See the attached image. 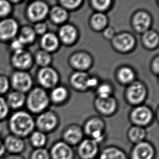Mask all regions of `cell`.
Masks as SVG:
<instances>
[{
	"label": "cell",
	"instance_id": "1",
	"mask_svg": "<svg viewBox=\"0 0 159 159\" xmlns=\"http://www.w3.org/2000/svg\"><path fill=\"white\" fill-rule=\"evenodd\" d=\"M8 129L11 134L26 139L35 130V120L27 112H16L9 118Z\"/></svg>",
	"mask_w": 159,
	"mask_h": 159
},
{
	"label": "cell",
	"instance_id": "2",
	"mask_svg": "<svg viewBox=\"0 0 159 159\" xmlns=\"http://www.w3.org/2000/svg\"><path fill=\"white\" fill-rule=\"evenodd\" d=\"M83 129L85 136L95 140L99 144L106 140V125L99 118H91L85 122Z\"/></svg>",
	"mask_w": 159,
	"mask_h": 159
},
{
	"label": "cell",
	"instance_id": "3",
	"mask_svg": "<svg viewBox=\"0 0 159 159\" xmlns=\"http://www.w3.org/2000/svg\"><path fill=\"white\" fill-rule=\"evenodd\" d=\"M27 103L30 111L34 114L40 113L48 107V98L45 91L43 89H34L28 96Z\"/></svg>",
	"mask_w": 159,
	"mask_h": 159
},
{
	"label": "cell",
	"instance_id": "4",
	"mask_svg": "<svg viewBox=\"0 0 159 159\" xmlns=\"http://www.w3.org/2000/svg\"><path fill=\"white\" fill-rule=\"evenodd\" d=\"M99 146L95 140L84 138L76 147L75 155L79 159H97L101 151Z\"/></svg>",
	"mask_w": 159,
	"mask_h": 159
},
{
	"label": "cell",
	"instance_id": "5",
	"mask_svg": "<svg viewBox=\"0 0 159 159\" xmlns=\"http://www.w3.org/2000/svg\"><path fill=\"white\" fill-rule=\"evenodd\" d=\"M157 149L154 145L145 140L134 144L128 155V159H155Z\"/></svg>",
	"mask_w": 159,
	"mask_h": 159
},
{
	"label": "cell",
	"instance_id": "6",
	"mask_svg": "<svg viewBox=\"0 0 159 159\" xmlns=\"http://www.w3.org/2000/svg\"><path fill=\"white\" fill-rule=\"evenodd\" d=\"M48 151L51 159H75L76 157L73 147L61 140L53 143Z\"/></svg>",
	"mask_w": 159,
	"mask_h": 159
},
{
	"label": "cell",
	"instance_id": "7",
	"mask_svg": "<svg viewBox=\"0 0 159 159\" xmlns=\"http://www.w3.org/2000/svg\"><path fill=\"white\" fill-rule=\"evenodd\" d=\"M35 128L44 133H51L55 131L58 127V120L57 116L51 112H45L40 114L36 120Z\"/></svg>",
	"mask_w": 159,
	"mask_h": 159
},
{
	"label": "cell",
	"instance_id": "8",
	"mask_svg": "<svg viewBox=\"0 0 159 159\" xmlns=\"http://www.w3.org/2000/svg\"><path fill=\"white\" fill-rule=\"evenodd\" d=\"M85 137L83 129L77 125L68 126L61 134V140L72 147L77 146Z\"/></svg>",
	"mask_w": 159,
	"mask_h": 159
},
{
	"label": "cell",
	"instance_id": "9",
	"mask_svg": "<svg viewBox=\"0 0 159 159\" xmlns=\"http://www.w3.org/2000/svg\"><path fill=\"white\" fill-rule=\"evenodd\" d=\"M3 141L6 153L8 154L22 155L27 148L25 139L11 134L7 135L3 139Z\"/></svg>",
	"mask_w": 159,
	"mask_h": 159
},
{
	"label": "cell",
	"instance_id": "10",
	"mask_svg": "<svg viewBox=\"0 0 159 159\" xmlns=\"http://www.w3.org/2000/svg\"><path fill=\"white\" fill-rule=\"evenodd\" d=\"M153 114L151 110L146 107L136 108L131 115V122L134 125L144 128L151 124Z\"/></svg>",
	"mask_w": 159,
	"mask_h": 159
},
{
	"label": "cell",
	"instance_id": "11",
	"mask_svg": "<svg viewBox=\"0 0 159 159\" xmlns=\"http://www.w3.org/2000/svg\"><path fill=\"white\" fill-rule=\"evenodd\" d=\"M30 75L24 71H17L13 75L11 84L16 91L24 93L30 90L32 86Z\"/></svg>",
	"mask_w": 159,
	"mask_h": 159
},
{
	"label": "cell",
	"instance_id": "12",
	"mask_svg": "<svg viewBox=\"0 0 159 159\" xmlns=\"http://www.w3.org/2000/svg\"><path fill=\"white\" fill-rule=\"evenodd\" d=\"M19 25L15 20L4 19L0 22V38L8 40L13 39L17 34Z\"/></svg>",
	"mask_w": 159,
	"mask_h": 159
},
{
	"label": "cell",
	"instance_id": "13",
	"mask_svg": "<svg viewBox=\"0 0 159 159\" xmlns=\"http://www.w3.org/2000/svg\"><path fill=\"white\" fill-rule=\"evenodd\" d=\"M48 11L46 4L41 2L36 1L29 6L27 10V14L30 19L33 21H38L45 18Z\"/></svg>",
	"mask_w": 159,
	"mask_h": 159
},
{
	"label": "cell",
	"instance_id": "14",
	"mask_svg": "<svg viewBox=\"0 0 159 159\" xmlns=\"http://www.w3.org/2000/svg\"><path fill=\"white\" fill-rule=\"evenodd\" d=\"M97 159H128V155L118 147L108 146L100 151Z\"/></svg>",
	"mask_w": 159,
	"mask_h": 159
},
{
	"label": "cell",
	"instance_id": "15",
	"mask_svg": "<svg viewBox=\"0 0 159 159\" xmlns=\"http://www.w3.org/2000/svg\"><path fill=\"white\" fill-rule=\"evenodd\" d=\"M38 80L40 83L46 88H51L58 82L57 73L53 69L50 67H44L39 71Z\"/></svg>",
	"mask_w": 159,
	"mask_h": 159
},
{
	"label": "cell",
	"instance_id": "16",
	"mask_svg": "<svg viewBox=\"0 0 159 159\" xmlns=\"http://www.w3.org/2000/svg\"><path fill=\"white\" fill-rule=\"evenodd\" d=\"M13 65L20 70L28 69L32 63V58L30 54L25 50L14 52L12 57Z\"/></svg>",
	"mask_w": 159,
	"mask_h": 159
},
{
	"label": "cell",
	"instance_id": "17",
	"mask_svg": "<svg viewBox=\"0 0 159 159\" xmlns=\"http://www.w3.org/2000/svg\"><path fill=\"white\" fill-rule=\"evenodd\" d=\"M147 136L146 130L142 127L133 125L127 131V139L133 145L146 140Z\"/></svg>",
	"mask_w": 159,
	"mask_h": 159
},
{
	"label": "cell",
	"instance_id": "18",
	"mask_svg": "<svg viewBox=\"0 0 159 159\" xmlns=\"http://www.w3.org/2000/svg\"><path fill=\"white\" fill-rule=\"evenodd\" d=\"M27 139L30 146L33 149L46 148L48 144V135L37 129H35Z\"/></svg>",
	"mask_w": 159,
	"mask_h": 159
},
{
	"label": "cell",
	"instance_id": "19",
	"mask_svg": "<svg viewBox=\"0 0 159 159\" xmlns=\"http://www.w3.org/2000/svg\"><path fill=\"white\" fill-rule=\"evenodd\" d=\"M129 100L133 103H139L143 101L146 96L144 86L140 83H135L131 85L128 91Z\"/></svg>",
	"mask_w": 159,
	"mask_h": 159
},
{
	"label": "cell",
	"instance_id": "20",
	"mask_svg": "<svg viewBox=\"0 0 159 159\" xmlns=\"http://www.w3.org/2000/svg\"><path fill=\"white\" fill-rule=\"evenodd\" d=\"M97 107L102 114L110 115L112 114L116 109V102L111 97H99L97 100Z\"/></svg>",
	"mask_w": 159,
	"mask_h": 159
},
{
	"label": "cell",
	"instance_id": "21",
	"mask_svg": "<svg viewBox=\"0 0 159 159\" xmlns=\"http://www.w3.org/2000/svg\"><path fill=\"white\" fill-rule=\"evenodd\" d=\"M114 42L116 47L123 51H127L131 49L134 45L133 37L127 34L118 35L115 38Z\"/></svg>",
	"mask_w": 159,
	"mask_h": 159
},
{
	"label": "cell",
	"instance_id": "22",
	"mask_svg": "<svg viewBox=\"0 0 159 159\" xmlns=\"http://www.w3.org/2000/svg\"><path fill=\"white\" fill-rule=\"evenodd\" d=\"M25 101L26 97L24 93L16 91L9 95L7 102L9 107L13 109H19L23 107Z\"/></svg>",
	"mask_w": 159,
	"mask_h": 159
},
{
	"label": "cell",
	"instance_id": "23",
	"mask_svg": "<svg viewBox=\"0 0 159 159\" xmlns=\"http://www.w3.org/2000/svg\"><path fill=\"white\" fill-rule=\"evenodd\" d=\"M151 24V19L147 13H138L134 19V25L136 29L140 32L147 30Z\"/></svg>",
	"mask_w": 159,
	"mask_h": 159
},
{
	"label": "cell",
	"instance_id": "24",
	"mask_svg": "<svg viewBox=\"0 0 159 159\" xmlns=\"http://www.w3.org/2000/svg\"><path fill=\"white\" fill-rule=\"evenodd\" d=\"M60 37L65 43H71L75 40L77 37V32L73 26L66 25L61 28Z\"/></svg>",
	"mask_w": 159,
	"mask_h": 159
},
{
	"label": "cell",
	"instance_id": "25",
	"mask_svg": "<svg viewBox=\"0 0 159 159\" xmlns=\"http://www.w3.org/2000/svg\"><path fill=\"white\" fill-rule=\"evenodd\" d=\"M72 63L78 69H87L90 65L91 59L86 54L80 53L73 56L72 58Z\"/></svg>",
	"mask_w": 159,
	"mask_h": 159
},
{
	"label": "cell",
	"instance_id": "26",
	"mask_svg": "<svg viewBox=\"0 0 159 159\" xmlns=\"http://www.w3.org/2000/svg\"><path fill=\"white\" fill-rule=\"evenodd\" d=\"M90 78L86 73L77 72L73 75L72 77V83L74 86L80 89H84L89 87Z\"/></svg>",
	"mask_w": 159,
	"mask_h": 159
},
{
	"label": "cell",
	"instance_id": "27",
	"mask_svg": "<svg viewBox=\"0 0 159 159\" xmlns=\"http://www.w3.org/2000/svg\"><path fill=\"white\" fill-rule=\"evenodd\" d=\"M59 43L57 38L52 33L44 35L41 39V45L46 51H52L58 48Z\"/></svg>",
	"mask_w": 159,
	"mask_h": 159
},
{
	"label": "cell",
	"instance_id": "28",
	"mask_svg": "<svg viewBox=\"0 0 159 159\" xmlns=\"http://www.w3.org/2000/svg\"><path fill=\"white\" fill-rule=\"evenodd\" d=\"M35 34L36 33L32 28L30 27H25L20 31L18 39L24 43V45L26 44H30L34 40Z\"/></svg>",
	"mask_w": 159,
	"mask_h": 159
},
{
	"label": "cell",
	"instance_id": "29",
	"mask_svg": "<svg viewBox=\"0 0 159 159\" xmlns=\"http://www.w3.org/2000/svg\"><path fill=\"white\" fill-rule=\"evenodd\" d=\"M28 159H51L48 149H33L30 152Z\"/></svg>",
	"mask_w": 159,
	"mask_h": 159
},
{
	"label": "cell",
	"instance_id": "30",
	"mask_svg": "<svg viewBox=\"0 0 159 159\" xmlns=\"http://www.w3.org/2000/svg\"><path fill=\"white\" fill-rule=\"evenodd\" d=\"M52 18L54 21L57 23H61L66 19L67 14L64 9L60 7H56L52 10Z\"/></svg>",
	"mask_w": 159,
	"mask_h": 159
},
{
	"label": "cell",
	"instance_id": "31",
	"mask_svg": "<svg viewBox=\"0 0 159 159\" xmlns=\"http://www.w3.org/2000/svg\"><path fill=\"white\" fill-rule=\"evenodd\" d=\"M143 39L146 45L149 48H154L159 42V37L157 34L152 31L147 32L144 35Z\"/></svg>",
	"mask_w": 159,
	"mask_h": 159
},
{
	"label": "cell",
	"instance_id": "32",
	"mask_svg": "<svg viewBox=\"0 0 159 159\" xmlns=\"http://www.w3.org/2000/svg\"><path fill=\"white\" fill-rule=\"evenodd\" d=\"M35 59L38 64L43 66H45L50 64L51 58L48 53L46 51H41L37 53Z\"/></svg>",
	"mask_w": 159,
	"mask_h": 159
},
{
	"label": "cell",
	"instance_id": "33",
	"mask_svg": "<svg viewBox=\"0 0 159 159\" xmlns=\"http://www.w3.org/2000/svg\"><path fill=\"white\" fill-rule=\"evenodd\" d=\"M94 27L97 30L104 28L107 23V20L105 15L102 14H97L93 16L92 20Z\"/></svg>",
	"mask_w": 159,
	"mask_h": 159
},
{
	"label": "cell",
	"instance_id": "34",
	"mask_svg": "<svg viewBox=\"0 0 159 159\" xmlns=\"http://www.w3.org/2000/svg\"><path fill=\"white\" fill-rule=\"evenodd\" d=\"M134 74L131 69L125 67L122 69L119 73V77L123 83H128L133 80Z\"/></svg>",
	"mask_w": 159,
	"mask_h": 159
},
{
	"label": "cell",
	"instance_id": "35",
	"mask_svg": "<svg viewBox=\"0 0 159 159\" xmlns=\"http://www.w3.org/2000/svg\"><path fill=\"white\" fill-rule=\"evenodd\" d=\"M67 91L65 89L59 87L55 89L52 93V98L54 101L61 102L66 97Z\"/></svg>",
	"mask_w": 159,
	"mask_h": 159
},
{
	"label": "cell",
	"instance_id": "36",
	"mask_svg": "<svg viewBox=\"0 0 159 159\" xmlns=\"http://www.w3.org/2000/svg\"><path fill=\"white\" fill-rule=\"evenodd\" d=\"M9 107L6 100L0 96V122L4 120L8 116Z\"/></svg>",
	"mask_w": 159,
	"mask_h": 159
},
{
	"label": "cell",
	"instance_id": "37",
	"mask_svg": "<svg viewBox=\"0 0 159 159\" xmlns=\"http://www.w3.org/2000/svg\"><path fill=\"white\" fill-rule=\"evenodd\" d=\"M11 6L7 1H0V17H6L11 13Z\"/></svg>",
	"mask_w": 159,
	"mask_h": 159
},
{
	"label": "cell",
	"instance_id": "38",
	"mask_svg": "<svg viewBox=\"0 0 159 159\" xmlns=\"http://www.w3.org/2000/svg\"><path fill=\"white\" fill-rule=\"evenodd\" d=\"M9 82L6 77H0V95L3 94L8 90Z\"/></svg>",
	"mask_w": 159,
	"mask_h": 159
},
{
	"label": "cell",
	"instance_id": "39",
	"mask_svg": "<svg viewBox=\"0 0 159 159\" xmlns=\"http://www.w3.org/2000/svg\"><path fill=\"white\" fill-rule=\"evenodd\" d=\"M110 1H103V0H99V1H93V5L95 8L98 10H105L109 7L110 3Z\"/></svg>",
	"mask_w": 159,
	"mask_h": 159
},
{
	"label": "cell",
	"instance_id": "40",
	"mask_svg": "<svg viewBox=\"0 0 159 159\" xmlns=\"http://www.w3.org/2000/svg\"><path fill=\"white\" fill-rule=\"evenodd\" d=\"M111 88L110 86L107 85H103L100 86L98 89V94L99 97L101 98H105V97H109L111 93Z\"/></svg>",
	"mask_w": 159,
	"mask_h": 159
},
{
	"label": "cell",
	"instance_id": "41",
	"mask_svg": "<svg viewBox=\"0 0 159 159\" xmlns=\"http://www.w3.org/2000/svg\"><path fill=\"white\" fill-rule=\"evenodd\" d=\"M24 43L19 39L14 40L11 43V48L12 50H14V52L24 50Z\"/></svg>",
	"mask_w": 159,
	"mask_h": 159
},
{
	"label": "cell",
	"instance_id": "42",
	"mask_svg": "<svg viewBox=\"0 0 159 159\" xmlns=\"http://www.w3.org/2000/svg\"><path fill=\"white\" fill-rule=\"evenodd\" d=\"M62 4L68 8H75L81 3L80 1H62Z\"/></svg>",
	"mask_w": 159,
	"mask_h": 159
},
{
	"label": "cell",
	"instance_id": "43",
	"mask_svg": "<svg viewBox=\"0 0 159 159\" xmlns=\"http://www.w3.org/2000/svg\"><path fill=\"white\" fill-rule=\"evenodd\" d=\"M46 30V25L43 23H39L35 26L34 32L35 33L43 34Z\"/></svg>",
	"mask_w": 159,
	"mask_h": 159
},
{
	"label": "cell",
	"instance_id": "44",
	"mask_svg": "<svg viewBox=\"0 0 159 159\" xmlns=\"http://www.w3.org/2000/svg\"><path fill=\"white\" fill-rule=\"evenodd\" d=\"M6 151L5 149L3 139L0 138V159H3L6 155Z\"/></svg>",
	"mask_w": 159,
	"mask_h": 159
},
{
	"label": "cell",
	"instance_id": "45",
	"mask_svg": "<svg viewBox=\"0 0 159 159\" xmlns=\"http://www.w3.org/2000/svg\"><path fill=\"white\" fill-rule=\"evenodd\" d=\"M3 159H26L22 155L19 154H8Z\"/></svg>",
	"mask_w": 159,
	"mask_h": 159
},
{
	"label": "cell",
	"instance_id": "46",
	"mask_svg": "<svg viewBox=\"0 0 159 159\" xmlns=\"http://www.w3.org/2000/svg\"><path fill=\"white\" fill-rule=\"evenodd\" d=\"M114 34V31L112 30L111 29H107V30H106L105 32V35L108 38H110L113 36Z\"/></svg>",
	"mask_w": 159,
	"mask_h": 159
}]
</instances>
